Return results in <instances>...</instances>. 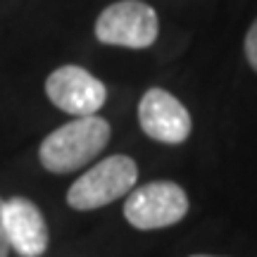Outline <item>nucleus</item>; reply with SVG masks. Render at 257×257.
<instances>
[{
    "mask_svg": "<svg viewBox=\"0 0 257 257\" xmlns=\"http://www.w3.org/2000/svg\"><path fill=\"white\" fill-rule=\"evenodd\" d=\"M245 60L257 72V19L250 24L248 34H245Z\"/></svg>",
    "mask_w": 257,
    "mask_h": 257,
    "instance_id": "nucleus-8",
    "label": "nucleus"
},
{
    "mask_svg": "<svg viewBox=\"0 0 257 257\" xmlns=\"http://www.w3.org/2000/svg\"><path fill=\"white\" fill-rule=\"evenodd\" d=\"M138 179V167L128 155H110L100 160L88 172H83L67 191V202L74 210H98L121 195L134 191Z\"/></svg>",
    "mask_w": 257,
    "mask_h": 257,
    "instance_id": "nucleus-2",
    "label": "nucleus"
},
{
    "mask_svg": "<svg viewBox=\"0 0 257 257\" xmlns=\"http://www.w3.org/2000/svg\"><path fill=\"white\" fill-rule=\"evenodd\" d=\"M3 202L0 200V257L10 255V243H8V233H5V221H3Z\"/></svg>",
    "mask_w": 257,
    "mask_h": 257,
    "instance_id": "nucleus-9",
    "label": "nucleus"
},
{
    "mask_svg": "<svg viewBox=\"0 0 257 257\" xmlns=\"http://www.w3.org/2000/svg\"><path fill=\"white\" fill-rule=\"evenodd\" d=\"M157 12L141 0H119L100 12L95 22V38L105 46L150 48L157 41Z\"/></svg>",
    "mask_w": 257,
    "mask_h": 257,
    "instance_id": "nucleus-3",
    "label": "nucleus"
},
{
    "mask_svg": "<svg viewBox=\"0 0 257 257\" xmlns=\"http://www.w3.org/2000/svg\"><path fill=\"white\" fill-rule=\"evenodd\" d=\"M110 143V121L88 114L48 134L41 143V165L53 174H69L86 167Z\"/></svg>",
    "mask_w": 257,
    "mask_h": 257,
    "instance_id": "nucleus-1",
    "label": "nucleus"
},
{
    "mask_svg": "<svg viewBox=\"0 0 257 257\" xmlns=\"http://www.w3.org/2000/svg\"><path fill=\"white\" fill-rule=\"evenodd\" d=\"M3 221L10 250L22 257H41L48 248V224L43 212L29 198L15 195L3 202Z\"/></svg>",
    "mask_w": 257,
    "mask_h": 257,
    "instance_id": "nucleus-7",
    "label": "nucleus"
},
{
    "mask_svg": "<svg viewBox=\"0 0 257 257\" xmlns=\"http://www.w3.org/2000/svg\"><path fill=\"white\" fill-rule=\"evenodd\" d=\"M193 257H214V255H193Z\"/></svg>",
    "mask_w": 257,
    "mask_h": 257,
    "instance_id": "nucleus-10",
    "label": "nucleus"
},
{
    "mask_svg": "<svg viewBox=\"0 0 257 257\" xmlns=\"http://www.w3.org/2000/svg\"><path fill=\"white\" fill-rule=\"evenodd\" d=\"M138 121L146 136L167 146L184 143L193 128L191 114L184 102L165 88H150L143 93L138 102Z\"/></svg>",
    "mask_w": 257,
    "mask_h": 257,
    "instance_id": "nucleus-6",
    "label": "nucleus"
},
{
    "mask_svg": "<svg viewBox=\"0 0 257 257\" xmlns=\"http://www.w3.org/2000/svg\"><path fill=\"white\" fill-rule=\"evenodd\" d=\"M46 93L50 102L74 117H88L107 100V91L100 79L76 64H64L48 76Z\"/></svg>",
    "mask_w": 257,
    "mask_h": 257,
    "instance_id": "nucleus-5",
    "label": "nucleus"
},
{
    "mask_svg": "<svg viewBox=\"0 0 257 257\" xmlns=\"http://www.w3.org/2000/svg\"><path fill=\"white\" fill-rule=\"evenodd\" d=\"M188 212V195L174 181H153L128 193L124 217L134 229L153 231L181 221Z\"/></svg>",
    "mask_w": 257,
    "mask_h": 257,
    "instance_id": "nucleus-4",
    "label": "nucleus"
}]
</instances>
